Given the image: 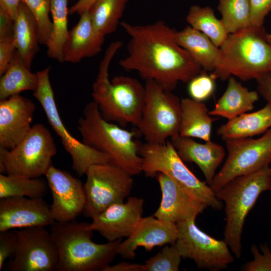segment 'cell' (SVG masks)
I'll return each mask as SVG.
<instances>
[{
	"instance_id": "obj_1",
	"label": "cell",
	"mask_w": 271,
	"mask_h": 271,
	"mask_svg": "<svg viewBox=\"0 0 271 271\" xmlns=\"http://www.w3.org/2000/svg\"><path fill=\"white\" fill-rule=\"evenodd\" d=\"M120 25L130 37L128 54L119 62L125 70L135 71L144 80H152L173 91L179 82L188 83L203 70L176 42V30L163 21Z\"/></svg>"
},
{
	"instance_id": "obj_2",
	"label": "cell",
	"mask_w": 271,
	"mask_h": 271,
	"mask_svg": "<svg viewBox=\"0 0 271 271\" xmlns=\"http://www.w3.org/2000/svg\"><path fill=\"white\" fill-rule=\"evenodd\" d=\"M122 45L121 41L113 42L106 49L92 86V96L105 119L122 126L130 124L137 127L145 101V85L128 76L109 79L110 64Z\"/></svg>"
},
{
	"instance_id": "obj_3",
	"label": "cell",
	"mask_w": 271,
	"mask_h": 271,
	"mask_svg": "<svg viewBox=\"0 0 271 271\" xmlns=\"http://www.w3.org/2000/svg\"><path fill=\"white\" fill-rule=\"evenodd\" d=\"M220 50L211 72L216 79L235 76L246 81L271 73V45L263 26L250 25L229 34Z\"/></svg>"
},
{
	"instance_id": "obj_4",
	"label": "cell",
	"mask_w": 271,
	"mask_h": 271,
	"mask_svg": "<svg viewBox=\"0 0 271 271\" xmlns=\"http://www.w3.org/2000/svg\"><path fill=\"white\" fill-rule=\"evenodd\" d=\"M77 128L82 142L108 155L111 163L132 176L142 173L138 130H129L105 119L96 103L86 104L78 120Z\"/></svg>"
},
{
	"instance_id": "obj_5",
	"label": "cell",
	"mask_w": 271,
	"mask_h": 271,
	"mask_svg": "<svg viewBox=\"0 0 271 271\" xmlns=\"http://www.w3.org/2000/svg\"><path fill=\"white\" fill-rule=\"evenodd\" d=\"M89 223L55 221L50 232L58 252L57 271L102 270L114 259L121 239L103 244L92 240Z\"/></svg>"
},
{
	"instance_id": "obj_6",
	"label": "cell",
	"mask_w": 271,
	"mask_h": 271,
	"mask_svg": "<svg viewBox=\"0 0 271 271\" xmlns=\"http://www.w3.org/2000/svg\"><path fill=\"white\" fill-rule=\"evenodd\" d=\"M269 168L235 177L214 192L225 204L224 240L237 258L241 256V237L246 218L260 195L270 190Z\"/></svg>"
},
{
	"instance_id": "obj_7",
	"label": "cell",
	"mask_w": 271,
	"mask_h": 271,
	"mask_svg": "<svg viewBox=\"0 0 271 271\" xmlns=\"http://www.w3.org/2000/svg\"><path fill=\"white\" fill-rule=\"evenodd\" d=\"M139 153L142 159V172L146 176L154 177L158 173L164 174L194 199L214 210L223 208V203L214 191L186 166L170 141L164 144L140 143Z\"/></svg>"
},
{
	"instance_id": "obj_8",
	"label": "cell",
	"mask_w": 271,
	"mask_h": 271,
	"mask_svg": "<svg viewBox=\"0 0 271 271\" xmlns=\"http://www.w3.org/2000/svg\"><path fill=\"white\" fill-rule=\"evenodd\" d=\"M56 153L49 130L43 124L37 123L14 148H0V172L31 178L41 177L52 165Z\"/></svg>"
},
{
	"instance_id": "obj_9",
	"label": "cell",
	"mask_w": 271,
	"mask_h": 271,
	"mask_svg": "<svg viewBox=\"0 0 271 271\" xmlns=\"http://www.w3.org/2000/svg\"><path fill=\"white\" fill-rule=\"evenodd\" d=\"M145 87V103L136 127L147 143H165L179 134L181 99L152 80H146Z\"/></svg>"
},
{
	"instance_id": "obj_10",
	"label": "cell",
	"mask_w": 271,
	"mask_h": 271,
	"mask_svg": "<svg viewBox=\"0 0 271 271\" xmlns=\"http://www.w3.org/2000/svg\"><path fill=\"white\" fill-rule=\"evenodd\" d=\"M50 67L37 72L39 84L33 95L41 105L49 124L60 137L65 150L70 155L72 168L79 176L86 175L93 165L111 162L109 157L81 142L73 137L65 126L56 104L51 84Z\"/></svg>"
},
{
	"instance_id": "obj_11",
	"label": "cell",
	"mask_w": 271,
	"mask_h": 271,
	"mask_svg": "<svg viewBox=\"0 0 271 271\" xmlns=\"http://www.w3.org/2000/svg\"><path fill=\"white\" fill-rule=\"evenodd\" d=\"M84 185L85 204L83 214L92 218L110 206L123 202L132 188V175L111 163L89 167Z\"/></svg>"
},
{
	"instance_id": "obj_12",
	"label": "cell",
	"mask_w": 271,
	"mask_h": 271,
	"mask_svg": "<svg viewBox=\"0 0 271 271\" xmlns=\"http://www.w3.org/2000/svg\"><path fill=\"white\" fill-rule=\"evenodd\" d=\"M224 142L227 155L210 185L214 192L235 177L252 173L271 164V128L257 139Z\"/></svg>"
},
{
	"instance_id": "obj_13",
	"label": "cell",
	"mask_w": 271,
	"mask_h": 271,
	"mask_svg": "<svg viewBox=\"0 0 271 271\" xmlns=\"http://www.w3.org/2000/svg\"><path fill=\"white\" fill-rule=\"evenodd\" d=\"M195 218L176 223L178 234L175 243L183 258L193 260L199 268L210 271L225 269L234 261L223 240L216 239L198 227Z\"/></svg>"
},
{
	"instance_id": "obj_14",
	"label": "cell",
	"mask_w": 271,
	"mask_h": 271,
	"mask_svg": "<svg viewBox=\"0 0 271 271\" xmlns=\"http://www.w3.org/2000/svg\"><path fill=\"white\" fill-rule=\"evenodd\" d=\"M18 240L13 258L8 266L11 271L56 270L59 260L57 247L45 227L16 229Z\"/></svg>"
},
{
	"instance_id": "obj_15",
	"label": "cell",
	"mask_w": 271,
	"mask_h": 271,
	"mask_svg": "<svg viewBox=\"0 0 271 271\" xmlns=\"http://www.w3.org/2000/svg\"><path fill=\"white\" fill-rule=\"evenodd\" d=\"M45 176L52 195L50 209L55 221L64 222L75 220L83 212L85 204L81 181L52 164Z\"/></svg>"
},
{
	"instance_id": "obj_16",
	"label": "cell",
	"mask_w": 271,
	"mask_h": 271,
	"mask_svg": "<svg viewBox=\"0 0 271 271\" xmlns=\"http://www.w3.org/2000/svg\"><path fill=\"white\" fill-rule=\"evenodd\" d=\"M144 200L128 198L125 202L114 204L94 216L88 228L112 242L129 237L142 218Z\"/></svg>"
},
{
	"instance_id": "obj_17",
	"label": "cell",
	"mask_w": 271,
	"mask_h": 271,
	"mask_svg": "<svg viewBox=\"0 0 271 271\" xmlns=\"http://www.w3.org/2000/svg\"><path fill=\"white\" fill-rule=\"evenodd\" d=\"M55 220L43 197H10L0 199V231L46 227Z\"/></svg>"
},
{
	"instance_id": "obj_18",
	"label": "cell",
	"mask_w": 271,
	"mask_h": 271,
	"mask_svg": "<svg viewBox=\"0 0 271 271\" xmlns=\"http://www.w3.org/2000/svg\"><path fill=\"white\" fill-rule=\"evenodd\" d=\"M30 99L16 94L0 101V148L11 150L29 132L36 109Z\"/></svg>"
},
{
	"instance_id": "obj_19",
	"label": "cell",
	"mask_w": 271,
	"mask_h": 271,
	"mask_svg": "<svg viewBox=\"0 0 271 271\" xmlns=\"http://www.w3.org/2000/svg\"><path fill=\"white\" fill-rule=\"evenodd\" d=\"M176 223L159 219L154 215L142 217L132 233L117 247V254L126 259H133L139 247L151 250L154 247L176 242Z\"/></svg>"
},
{
	"instance_id": "obj_20",
	"label": "cell",
	"mask_w": 271,
	"mask_h": 271,
	"mask_svg": "<svg viewBox=\"0 0 271 271\" xmlns=\"http://www.w3.org/2000/svg\"><path fill=\"white\" fill-rule=\"evenodd\" d=\"M162 192L159 207L154 216L175 223L195 218L208 206L182 190L169 177L160 173L157 176Z\"/></svg>"
},
{
	"instance_id": "obj_21",
	"label": "cell",
	"mask_w": 271,
	"mask_h": 271,
	"mask_svg": "<svg viewBox=\"0 0 271 271\" xmlns=\"http://www.w3.org/2000/svg\"><path fill=\"white\" fill-rule=\"evenodd\" d=\"M170 141L184 162H193L197 165L210 186L217 169L225 157L224 148L211 141L201 143L179 134L171 138Z\"/></svg>"
},
{
	"instance_id": "obj_22",
	"label": "cell",
	"mask_w": 271,
	"mask_h": 271,
	"mask_svg": "<svg viewBox=\"0 0 271 271\" xmlns=\"http://www.w3.org/2000/svg\"><path fill=\"white\" fill-rule=\"evenodd\" d=\"M104 39L94 30L88 11L85 12L69 32L64 47V62L76 63L96 55L101 51Z\"/></svg>"
},
{
	"instance_id": "obj_23",
	"label": "cell",
	"mask_w": 271,
	"mask_h": 271,
	"mask_svg": "<svg viewBox=\"0 0 271 271\" xmlns=\"http://www.w3.org/2000/svg\"><path fill=\"white\" fill-rule=\"evenodd\" d=\"M258 99L257 91L249 90L231 76L224 92L209 114L229 120L251 111Z\"/></svg>"
},
{
	"instance_id": "obj_24",
	"label": "cell",
	"mask_w": 271,
	"mask_h": 271,
	"mask_svg": "<svg viewBox=\"0 0 271 271\" xmlns=\"http://www.w3.org/2000/svg\"><path fill=\"white\" fill-rule=\"evenodd\" d=\"M271 128V108L266 104L254 112H246L229 119L217 130V134L225 141L250 138L263 134Z\"/></svg>"
},
{
	"instance_id": "obj_25",
	"label": "cell",
	"mask_w": 271,
	"mask_h": 271,
	"mask_svg": "<svg viewBox=\"0 0 271 271\" xmlns=\"http://www.w3.org/2000/svg\"><path fill=\"white\" fill-rule=\"evenodd\" d=\"M175 38L203 70L211 72L214 71L220 50L208 37L189 25L180 31H176Z\"/></svg>"
},
{
	"instance_id": "obj_26",
	"label": "cell",
	"mask_w": 271,
	"mask_h": 271,
	"mask_svg": "<svg viewBox=\"0 0 271 271\" xmlns=\"http://www.w3.org/2000/svg\"><path fill=\"white\" fill-rule=\"evenodd\" d=\"M181 117L179 134L182 137L211 141L214 118L206 104L191 98L181 99Z\"/></svg>"
},
{
	"instance_id": "obj_27",
	"label": "cell",
	"mask_w": 271,
	"mask_h": 271,
	"mask_svg": "<svg viewBox=\"0 0 271 271\" xmlns=\"http://www.w3.org/2000/svg\"><path fill=\"white\" fill-rule=\"evenodd\" d=\"M13 38L17 51L28 68L39 51L38 26L27 6L21 2L14 20Z\"/></svg>"
},
{
	"instance_id": "obj_28",
	"label": "cell",
	"mask_w": 271,
	"mask_h": 271,
	"mask_svg": "<svg viewBox=\"0 0 271 271\" xmlns=\"http://www.w3.org/2000/svg\"><path fill=\"white\" fill-rule=\"evenodd\" d=\"M39 84L36 73H32L16 50L6 71L0 79V100L19 94L24 91L34 92Z\"/></svg>"
},
{
	"instance_id": "obj_29",
	"label": "cell",
	"mask_w": 271,
	"mask_h": 271,
	"mask_svg": "<svg viewBox=\"0 0 271 271\" xmlns=\"http://www.w3.org/2000/svg\"><path fill=\"white\" fill-rule=\"evenodd\" d=\"M128 1H95L88 10L94 30L104 36L116 31Z\"/></svg>"
},
{
	"instance_id": "obj_30",
	"label": "cell",
	"mask_w": 271,
	"mask_h": 271,
	"mask_svg": "<svg viewBox=\"0 0 271 271\" xmlns=\"http://www.w3.org/2000/svg\"><path fill=\"white\" fill-rule=\"evenodd\" d=\"M68 0H51L52 33L47 46V55L60 63L64 61V47L68 38Z\"/></svg>"
},
{
	"instance_id": "obj_31",
	"label": "cell",
	"mask_w": 271,
	"mask_h": 271,
	"mask_svg": "<svg viewBox=\"0 0 271 271\" xmlns=\"http://www.w3.org/2000/svg\"><path fill=\"white\" fill-rule=\"evenodd\" d=\"M186 21L191 27L208 37L218 47H220L229 35L221 20L215 17L213 10L208 6H191Z\"/></svg>"
},
{
	"instance_id": "obj_32",
	"label": "cell",
	"mask_w": 271,
	"mask_h": 271,
	"mask_svg": "<svg viewBox=\"0 0 271 271\" xmlns=\"http://www.w3.org/2000/svg\"><path fill=\"white\" fill-rule=\"evenodd\" d=\"M47 181L17 175L0 174V199L10 197L40 198L46 195Z\"/></svg>"
},
{
	"instance_id": "obj_33",
	"label": "cell",
	"mask_w": 271,
	"mask_h": 271,
	"mask_svg": "<svg viewBox=\"0 0 271 271\" xmlns=\"http://www.w3.org/2000/svg\"><path fill=\"white\" fill-rule=\"evenodd\" d=\"M218 9L229 34L251 25L249 0H218Z\"/></svg>"
},
{
	"instance_id": "obj_34",
	"label": "cell",
	"mask_w": 271,
	"mask_h": 271,
	"mask_svg": "<svg viewBox=\"0 0 271 271\" xmlns=\"http://www.w3.org/2000/svg\"><path fill=\"white\" fill-rule=\"evenodd\" d=\"M30 9L36 21L39 43L47 46L53 29L50 19L51 0H21Z\"/></svg>"
},
{
	"instance_id": "obj_35",
	"label": "cell",
	"mask_w": 271,
	"mask_h": 271,
	"mask_svg": "<svg viewBox=\"0 0 271 271\" xmlns=\"http://www.w3.org/2000/svg\"><path fill=\"white\" fill-rule=\"evenodd\" d=\"M182 256L175 244H167L143 264V271H178Z\"/></svg>"
},
{
	"instance_id": "obj_36",
	"label": "cell",
	"mask_w": 271,
	"mask_h": 271,
	"mask_svg": "<svg viewBox=\"0 0 271 271\" xmlns=\"http://www.w3.org/2000/svg\"><path fill=\"white\" fill-rule=\"evenodd\" d=\"M217 79L211 73L202 70L193 77L188 83V92L190 98L203 102L213 93Z\"/></svg>"
},
{
	"instance_id": "obj_37",
	"label": "cell",
	"mask_w": 271,
	"mask_h": 271,
	"mask_svg": "<svg viewBox=\"0 0 271 271\" xmlns=\"http://www.w3.org/2000/svg\"><path fill=\"white\" fill-rule=\"evenodd\" d=\"M259 249L252 244L250 251L253 259L247 261L242 266L244 271H271V251L266 243L261 244Z\"/></svg>"
},
{
	"instance_id": "obj_38",
	"label": "cell",
	"mask_w": 271,
	"mask_h": 271,
	"mask_svg": "<svg viewBox=\"0 0 271 271\" xmlns=\"http://www.w3.org/2000/svg\"><path fill=\"white\" fill-rule=\"evenodd\" d=\"M18 240L16 229L0 231V270L6 260L14 255Z\"/></svg>"
},
{
	"instance_id": "obj_39",
	"label": "cell",
	"mask_w": 271,
	"mask_h": 271,
	"mask_svg": "<svg viewBox=\"0 0 271 271\" xmlns=\"http://www.w3.org/2000/svg\"><path fill=\"white\" fill-rule=\"evenodd\" d=\"M251 25L263 26L266 16L271 11V0H249Z\"/></svg>"
},
{
	"instance_id": "obj_40",
	"label": "cell",
	"mask_w": 271,
	"mask_h": 271,
	"mask_svg": "<svg viewBox=\"0 0 271 271\" xmlns=\"http://www.w3.org/2000/svg\"><path fill=\"white\" fill-rule=\"evenodd\" d=\"M14 38L0 40V75L6 71L16 51Z\"/></svg>"
},
{
	"instance_id": "obj_41",
	"label": "cell",
	"mask_w": 271,
	"mask_h": 271,
	"mask_svg": "<svg viewBox=\"0 0 271 271\" xmlns=\"http://www.w3.org/2000/svg\"><path fill=\"white\" fill-rule=\"evenodd\" d=\"M14 20L0 8V40L13 37Z\"/></svg>"
},
{
	"instance_id": "obj_42",
	"label": "cell",
	"mask_w": 271,
	"mask_h": 271,
	"mask_svg": "<svg viewBox=\"0 0 271 271\" xmlns=\"http://www.w3.org/2000/svg\"><path fill=\"white\" fill-rule=\"evenodd\" d=\"M257 92L271 108V73L265 74L256 80Z\"/></svg>"
},
{
	"instance_id": "obj_43",
	"label": "cell",
	"mask_w": 271,
	"mask_h": 271,
	"mask_svg": "<svg viewBox=\"0 0 271 271\" xmlns=\"http://www.w3.org/2000/svg\"><path fill=\"white\" fill-rule=\"evenodd\" d=\"M103 271H143V264L122 262L105 267Z\"/></svg>"
},
{
	"instance_id": "obj_44",
	"label": "cell",
	"mask_w": 271,
	"mask_h": 271,
	"mask_svg": "<svg viewBox=\"0 0 271 271\" xmlns=\"http://www.w3.org/2000/svg\"><path fill=\"white\" fill-rule=\"evenodd\" d=\"M21 2V0H0V8L15 20Z\"/></svg>"
},
{
	"instance_id": "obj_45",
	"label": "cell",
	"mask_w": 271,
	"mask_h": 271,
	"mask_svg": "<svg viewBox=\"0 0 271 271\" xmlns=\"http://www.w3.org/2000/svg\"><path fill=\"white\" fill-rule=\"evenodd\" d=\"M96 0H78L69 10V14H77L80 16L89 10L91 5Z\"/></svg>"
},
{
	"instance_id": "obj_46",
	"label": "cell",
	"mask_w": 271,
	"mask_h": 271,
	"mask_svg": "<svg viewBox=\"0 0 271 271\" xmlns=\"http://www.w3.org/2000/svg\"><path fill=\"white\" fill-rule=\"evenodd\" d=\"M267 39L269 43L271 45V33H267Z\"/></svg>"
},
{
	"instance_id": "obj_47",
	"label": "cell",
	"mask_w": 271,
	"mask_h": 271,
	"mask_svg": "<svg viewBox=\"0 0 271 271\" xmlns=\"http://www.w3.org/2000/svg\"><path fill=\"white\" fill-rule=\"evenodd\" d=\"M269 178H270V191H271V166L269 168Z\"/></svg>"
}]
</instances>
